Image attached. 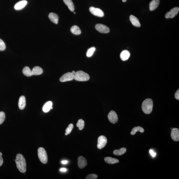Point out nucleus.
I'll use <instances>...</instances> for the list:
<instances>
[{
    "label": "nucleus",
    "instance_id": "obj_10",
    "mask_svg": "<svg viewBox=\"0 0 179 179\" xmlns=\"http://www.w3.org/2000/svg\"><path fill=\"white\" fill-rule=\"evenodd\" d=\"M108 118L110 122L115 124L118 121V118L117 114L114 111H111L108 115Z\"/></svg>",
    "mask_w": 179,
    "mask_h": 179
},
{
    "label": "nucleus",
    "instance_id": "obj_13",
    "mask_svg": "<svg viewBox=\"0 0 179 179\" xmlns=\"http://www.w3.org/2000/svg\"><path fill=\"white\" fill-rule=\"evenodd\" d=\"M171 136L172 140L176 141L179 140V130L177 128L172 129L171 133Z\"/></svg>",
    "mask_w": 179,
    "mask_h": 179
},
{
    "label": "nucleus",
    "instance_id": "obj_40",
    "mask_svg": "<svg viewBox=\"0 0 179 179\" xmlns=\"http://www.w3.org/2000/svg\"><path fill=\"white\" fill-rule=\"evenodd\" d=\"M2 153H1V152H0V156H2Z\"/></svg>",
    "mask_w": 179,
    "mask_h": 179
},
{
    "label": "nucleus",
    "instance_id": "obj_8",
    "mask_svg": "<svg viewBox=\"0 0 179 179\" xmlns=\"http://www.w3.org/2000/svg\"><path fill=\"white\" fill-rule=\"evenodd\" d=\"M179 8L178 7H176L171 9L169 12L166 14V18H172L176 16L178 13Z\"/></svg>",
    "mask_w": 179,
    "mask_h": 179
},
{
    "label": "nucleus",
    "instance_id": "obj_18",
    "mask_svg": "<svg viewBox=\"0 0 179 179\" xmlns=\"http://www.w3.org/2000/svg\"><path fill=\"white\" fill-rule=\"evenodd\" d=\"M48 17L52 22L56 24H58V16L57 14L54 13H51L48 15Z\"/></svg>",
    "mask_w": 179,
    "mask_h": 179
},
{
    "label": "nucleus",
    "instance_id": "obj_38",
    "mask_svg": "<svg viewBox=\"0 0 179 179\" xmlns=\"http://www.w3.org/2000/svg\"><path fill=\"white\" fill-rule=\"evenodd\" d=\"M75 72H75V71H72V72L71 73H72L73 74H74L75 73Z\"/></svg>",
    "mask_w": 179,
    "mask_h": 179
},
{
    "label": "nucleus",
    "instance_id": "obj_15",
    "mask_svg": "<svg viewBox=\"0 0 179 179\" xmlns=\"http://www.w3.org/2000/svg\"><path fill=\"white\" fill-rule=\"evenodd\" d=\"M160 2V0H152L150 3V10L152 11L155 10L159 5Z\"/></svg>",
    "mask_w": 179,
    "mask_h": 179
},
{
    "label": "nucleus",
    "instance_id": "obj_20",
    "mask_svg": "<svg viewBox=\"0 0 179 179\" xmlns=\"http://www.w3.org/2000/svg\"><path fill=\"white\" fill-rule=\"evenodd\" d=\"M105 161L108 164H113L119 163V161L116 158L111 157H106L105 158Z\"/></svg>",
    "mask_w": 179,
    "mask_h": 179
},
{
    "label": "nucleus",
    "instance_id": "obj_41",
    "mask_svg": "<svg viewBox=\"0 0 179 179\" xmlns=\"http://www.w3.org/2000/svg\"><path fill=\"white\" fill-rule=\"evenodd\" d=\"M75 13H75V12H74V14H75Z\"/></svg>",
    "mask_w": 179,
    "mask_h": 179
},
{
    "label": "nucleus",
    "instance_id": "obj_26",
    "mask_svg": "<svg viewBox=\"0 0 179 179\" xmlns=\"http://www.w3.org/2000/svg\"><path fill=\"white\" fill-rule=\"evenodd\" d=\"M144 131V129L140 126H138L133 128L132 130L131 134L132 135H134L136 134L137 132L139 131L141 133H143Z\"/></svg>",
    "mask_w": 179,
    "mask_h": 179
},
{
    "label": "nucleus",
    "instance_id": "obj_19",
    "mask_svg": "<svg viewBox=\"0 0 179 179\" xmlns=\"http://www.w3.org/2000/svg\"><path fill=\"white\" fill-rule=\"evenodd\" d=\"M52 103L51 101L47 102L45 103L43 108V112H48L51 109H52L53 108L52 107Z\"/></svg>",
    "mask_w": 179,
    "mask_h": 179
},
{
    "label": "nucleus",
    "instance_id": "obj_2",
    "mask_svg": "<svg viewBox=\"0 0 179 179\" xmlns=\"http://www.w3.org/2000/svg\"><path fill=\"white\" fill-rule=\"evenodd\" d=\"M153 108V101L150 98H147L142 103V109L143 112L149 114L152 112Z\"/></svg>",
    "mask_w": 179,
    "mask_h": 179
},
{
    "label": "nucleus",
    "instance_id": "obj_24",
    "mask_svg": "<svg viewBox=\"0 0 179 179\" xmlns=\"http://www.w3.org/2000/svg\"><path fill=\"white\" fill-rule=\"evenodd\" d=\"M23 73L24 75L27 77H30L33 75L32 70L28 66L24 67L23 69Z\"/></svg>",
    "mask_w": 179,
    "mask_h": 179
},
{
    "label": "nucleus",
    "instance_id": "obj_22",
    "mask_svg": "<svg viewBox=\"0 0 179 179\" xmlns=\"http://www.w3.org/2000/svg\"><path fill=\"white\" fill-rule=\"evenodd\" d=\"M32 72L33 75H40L43 73V70L39 66H35L32 70Z\"/></svg>",
    "mask_w": 179,
    "mask_h": 179
},
{
    "label": "nucleus",
    "instance_id": "obj_31",
    "mask_svg": "<svg viewBox=\"0 0 179 179\" xmlns=\"http://www.w3.org/2000/svg\"><path fill=\"white\" fill-rule=\"evenodd\" d=\"M6 48V46L4 42L0 39V51H4Z\"/></svg>",
    "mask_w": 179,
    "mask_h": 179
},
{
    "label": "nucleus",
    "instance_id": "obj_30",
    "mask_svg": "<svg viewBox=\"0 0 179 179\" xmlns=\"http://www.w3.org/2000/svg\"><path fill=\"white\" fill-rule=\"evenodd\" d=\"M5 117V114L4 112H0V125L2 124L4 121Z\"/></svg>",
    "mask_w": 179,
    "mask_h": 179
},
{
    "label": "nucleus",
    "instance_id": "obj_3",
    "mask_svg": "<svg viewBox=\"0 0 179 179\" xmlns=\"http://www.w3.org/2000/svg\"><path fill=\"white\" fill-rule=\"evenodd\" d=\"M75 80L79 81H86L89 80L90 76L88 73L82 71H78L74 74Z\"/></svg>",
    "mask_w": 179,
    "mask_h": 179
},
{
    "label": "nucleus",
    "instance_id": "obj_36",
    "mask_svg": "<svg viewBox=\"0 0 179 179\" xmlns=\"http://www.w3.org/2000/svg\"><path fill=\"white\" fill-rule=\"evenodd\" d=\"M60 171L62 172H66L67 171L66 168H62L60 169Z\"/></svg>",
    "mask_w": 179,
    "mask_h": 179
},
{
    "label": "nucleus",
    "instance_id": "obj_32",
    "mask_svg": "<svg viewBox=\"0 0 179 179\" xmlns=\"http://www.w3.org/2000/svg\"><path fill=\"white\" fill-rule=\"evenodd\" d=\"M98 178V176L95 174H91L88 175L86 179H96Z\"/></svg>",
    "mask_w": 179,
    "mask_h": 179
},
{
    "label": "nucleus",
    "instance_id": "obj_7",
    "mask_svg": "<svg viewBox=\"0 0 179 179\" xmlns=\"http://www.w3.org/2000/svg\"><path fill=\"white\" fill-rule=\"evenodd\" d=\"M107 142V138L105 136H101L98 138L97 148L99 149H101L106 146Z\"/></svg>",
    "mask_w": 179,
    "mask_h": 179
},
{
    "label": "nucleus",
    "instance_id": "obj_9",
    "mask_svg": "<svg viewBox=\"0 0 179 179\" xmlns=\"http://www.w3.org/2000/svg\"><path fill=\"white\" fill-rule=\"evenodd\" d=\"M96 29L98 32L102 33H107L109 32L110 29L106 25L101 24H97L95 26Z\"/></svg>",
    "mask_w": 179,
    "mask_h": 179
},
{
    "label": "nucleus",
    "instance_id": "obj_25",
    "mask_svg": "<svg viewBox=\"0 0 179 179\" xmlns=\"http://www.w3.org/2000/svg\"><path fill=\"white\" fill-rule=\"evenodd\" d=\"M126 151V149L125 148H121L120 150H116L113 151V154L116 156H121L124 154Z\"/></svg>",
    "mask_w": 179,
    "mask_h": 179
},
{
    "label": "nucleus",
    "instance_id": "obj_4",
    "mask_svg": "<svg viewBox=\"0 0 179 179\" xmlns=\"http://www.w3.org/2000/svg\"><path fill=\"white\" fill-rule=\"evenodd\" d=\"M38 156L41 162L46 164L48 161V156L44 148L40 147L38 149Z\"/></svg>",
    "mask_w": 179,
    "mask_h": 179
},
{
    "label": "nucleus",
    "instance_id": "obj_28",
    "mask_svg": "<svg viewBox=\"0 0 179 179\" xmlns=\"http://www.w3.org/2000/svg\"><path fill=\"white\" fill-rule=\"evenodd\" d=\"M95 50L96 48L94 47H92V48H89L87 52L86 56L87 57H91V56H93V53L95 52Z\"/></svg>",
    "mask_w": 179,
    "mask_h": 179
},
{
    "label": "nucleus",
    "instance_id": "obj_27",
    "mask_svg": "<svg viewBox=\"0 0 179 179\" xmlns=\"http://www.w3.org/2000/svg\"><path fill=\"white\" fill-rule=\"evenodd\" d=\"M84 121L82 119H80L78 121L76 126L80 130H82L84 127Z\"/></svg>",
    "mask_w": 179,
    "mask_h": 179
},
{
    "label": "nucleus",
    "instance_id": "obj_14",
    "mask_svg": "<svg viewBox=\"0 0 179 179\" xmlns=\"http://www.w3.org/2000/svg\"><path fill=\"white\" fill-rule=\"evenodd\" d=\"M130 19L133 25L137 27H139L141 26V24L139 20L137 18L133 15L130 16Z\"/></svg>",
    "mask_w": 179,
    "mask_h": 179
},
{
    "label": "nucleus",
    "instance_id": "obj_21",
    "mask_svg": "<svg viewBox=\"0 0 179 179\" xmlns=\"http://www.w3.org/2000/svg\"><path fill=\"white\" fill-rule=\"evenodd\" d=\"M65 4L68 6L70 11L74 12L75 10L74 6L72 0H63Z\"/></svg>",
    "mask_w": 179,
    "mask_h": 179
},
{
    "label": "nucleus",
    "instance_id": "obj_34",
    "mask_svg": "<svg viewBox=\"0 0 179 179\" xmlns=\"http://www.w3.org/2000/svg\"><path fill=\"white\" fill-rule=\"evenodd\" d=\"M175 98L177 100H179V90H177L175 94Z\"/></svg>",
    "mask_w": 179,
    "mask_h": 179
},
{
    "label": "nucleus",
    "instance_id": "obj_37",
    "mask_svg": "<svg viewBox=\"0 0 179 179\" xmlns=\"http://www.w3.org/2000/svg\"><path fill=\"white\" fill-rule=\"evenodd\" d=\"M61 163L63 164H66L68 163V161L66 160L63 161L61 162Z\"/></svg>",
    "mask_w": 179,
    "mask_h": 179
},
{
    "label": "nucleus",
    "instance_id": "obj_16",
    "mask_svg": "<svg viewBox=\"0 0 179 179\" xmlns=\"http://www.w3.org/2000/svg\"><path fill=\"white\" fill-rule=\"evenodd\" d=\"M130 53L128 51L124 50L121 52L120 55L121 59L123 61H126L128 59L130 56Z\"/></svg>",
    "mask_w": 179,
    "mask_h": 179
},
{
    "label": "nucleus",
    "instance_id": "obj_33",
    "mask_svg": "<svg viewBox=\"0 0 179 179\" xmlns=\"http://www.w3.org/2000/svg\"><path fill=\"white\" fill-rule=\"evenodd\" d=\"M149 153L153 157H155L156 155V153L152 149H151L150 150Z\"/></svg>",
    "mask_w": 179,
    "mask_h": 179
},
{
    "label": "nucleus",
    "instance_id": "obj_6",
    "mask_svg": "<svg viewBox=\"0 0 179 179\" xmlns=\"http://www.w3.org/2000/svg\"><path fill=\"white\" fill-rule=\"evenodd\" d=\"M89 11L91 13L95 16L103 17L104 16V13L101 9L94 7L90 8Z\"/></svg>",
    "mask_w": 179,
    "mask_h": 179
},
{
    "label": "nucleus",
    "instance_id": "obj_35",
    "mask_svg": "<svg viewBox=\"0 0 179 179\" xmlns=\"http://www.w3.org/2000/svg\"><path fill=\"white\" fill-rule=\"evenodd\" d=\"M3 163V160L2 156H0V167L2 166V163Z\"/></svg>",
    "mask_w": 179,
    "mask_h": 179
},
{
    "label": "nucleus",
    "instance_id": "obj_11",
    "mask_svg": "<svg viewBox=\"0 0 179 179\" xmlns=\"http://www.w3.org/2000/svg\"><path fill=\"white\" fill-rule=\"evenodd\" d=\"M78 163L79 168L82 169L86 167L87 162L86 158L80 156L78 158Z\"/></svg>",
    "mask_w": 179,
    "mask_h": 179
},
{
    "label": "nucleus",
    "instance_id": "obj_17",
    "mask_svg": "<svg viewBox=\"0 0 179 179\" xmlns=\"http://www.w3.org/2000/svg\"><path fill=\"white\" fill-rule=\"evenodd\" d=\"M26 106V98L24 96H21L19 99L18 102V107L19 109L23 110Z\"/></svg>",
    "mask_w": 179,
    "mask_h": 179
},
{
    "label": "nucleus",
    "instance_id": "obj_5",
    "mask_svg": "<svg viewBox=\"0 0 179 179\" xmlns=\"http://www.w3.org/2000/svg\"><path fill=\"white\" fill-rule=\"evenodd\" d=\"M74 79V74L71 72H67L63 75L60 78L59 80L61 82H63L73 80Z\"/></svg>",
    "mask_w": 179,
    "mask_h": 179
},
{
    "label": "nucleus",
    "instance_id": "obj_29",
    "mask_svg": "<svg viewBox=\"0 0 179 179\" xmlns=\"http://www.w3.org/2000/svg\"><path fill=\"white\" fill-rule=\"evenodd\" d=\"M73 125L72 124H70L68 126L66 130V133H65V135H67L68 134H70L73 128Z\"/></svg>",
    "mask_w": 179,
    "mask_h": 179
},
{
    "label": "nucleus",
    "instance_id": "obj_23",
    "mask_svg": "<svg viewBox=\"0 0 179 179\" xmlns=\"http://www.w3.org/2000/svg\"><path fill=\"white\" fill-rule=\"evenodd\" d=\"M71 33L75 35H79L81 34V32L80 28L76 25H74L70 29Z\"/></svg>",
    "mask_w": 179,
    "mask_h": 179
},
{
    "label": "nucleus",
    "instance_id": "obj_39",
    "mask_svg": "<svg viewBox=\"0 0 179 179\" xmlns=\"http://www.w3.org/2000/svg\"><path fill=\"white\" fill-rule=\"evenodd\" d=\"M127 1V0H122V1H123V2H125Z\"/></svg>",
    "mask_w": 179,
    "mask_h": 179
},
{
    "label": "nucleus",
    "instance_id": "obj_1",
    "mask_svg": "<svg viewBox=\"0 0 179 179\" xmlns=\"http://www.w3.org/2000/svg\"><path fill=\"white\" fill-rule=\"evenodd\" d=\"M15 163L18 170L21 173H24L26 171V163L25 158L21 154L16 155Z\"/></svg>",
    "mask_w": 179,
    "mask_h": 179
},
{
    "label": "nucleus",
    "instance_id": "obj_12",
    "mask_svg": "<svg viewBox=\"0 0 179 179\" xmlns=\"http://www.w3.org/2000/svg\"><path fill=\"white\" fill-rule=\"evenodd\" d=\"M27 4V2L25 0L19 1L15 4L14 8L17 11H19L22 9Z\"/></svg>",
    "mask_w": 179,
    "mask_h": 179
}]
</instances>
